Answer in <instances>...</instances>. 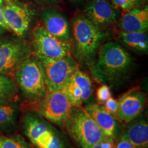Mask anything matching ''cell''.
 <instances>
[{
	"instance_id": "obj_1",
	"label": "cell",
	"mask_w": 148,
	"mask_h": 148,
	"mask_svg": "<svg viewBox=\"0 0 148 148\" xmlns=\"http://www.w3.org/2000/svg\"><path fill=\"white\" fill-rule=\"evenodd\" d=\"M134 64L131 54L119 43H106L99 48L92 75L104 85H114L128 76Z\"/></svg>"
},
{
	"instance_id": "obj_2",
	"label": "cell",
	"mask_w": 148,
	"mask_h": 148,
	"mask_svg": "<svg viewBox=\"0 0 148 148\" xmlns=\"http://www.w3.org/2000/svg\"><path fill=\"white\" fill-rule=\"evenodd\" d=\"M64 126L81 148H90L106 137V134L81 106H71Z\"/></svg>"
},
{
	"instance_id": "obj_3",
	"label": "cell",
	"mask_w": 148,
	"mask_h": 148,
	"mask_svg": "<svg viewBox=\"0 0 148 148\" xmlns=\"http://www.w3.org/2000/svg\"><path fill=\"white\" fill-rule=\"evenodd\" d=\"M72 30L75 56L79 62L89 63L106 38L104 32L83 16L74 19Z\"/></svg>"
},
{
	"instance_id": "obj_4",
	"label": "cell",
	"mask_w": 148,
	"mask_h": 148,
	"mask_svg": "<svg viewBox=\"0 0 148 148\" xmlns=\"http://www.w3.org/2000/svg\"><path fill=\"white\" fill-rule=\"evenodd\" d=\"M15 75L24 97L32 103L42 99L49 92L37 58L30 56L17 69Z\"/></svg>"
},
{
	"instance_id": "obj_5",
	"label": "cell",
	"mask_w": 148,
	"mask_h": 148,
	"mask_svg": "<svg viewBox=\"0 0 148 148\" xmlns=\"http://www.w3.org/2000/svg\"><path fill=\"white\" fill-rule=\"evenodd\" d=\"M22 128L37 148H65L63 138L57 130L36 111L25 114L22 120Z\"/></svg>"
},
{
	"instance_id": "obj_6",
	"label": "cell",
	"mask_w": 148,
	"mask_h": 148,
	"mask_svg": "<svg viewBox=\"0 0 148 148\" xmlns=\"http://www.w3.org/2000/svg\"><path fill=\"white\" fill-rule=\"evenodd\" d=\"M32 103L34 111L59 126H64L72 106L63 89L49 91L43 99Z\"/></svg>"
},
{
	"instance_id": "obj_7",
	"label": "cell",
	"mask_w": 148,
	"mask_h": 148,
	"mask_svg": "<svg viewBox=\"0 0 148 148\" xmlns=\"http://www.w3.org/2000/svg\"><path fill=\"white\" fill-rule=\"evenodd\" d=\"M32 43L36 56L59 59L70 56L73 49L71 41H63L51 35L41 25L32 32Z\"/></svg>"
},
{
	"instance_id": "obj_8",
	"label": "cell",
	"mask_w": 148,
	"mask_h": 148,
	"mask_svg": "<svg viewBox=\"0 0 148 148\" xmlns=\"http://www.w3.org/2000/svg\"><path fill=\"white\" fill-rule=\"evenodd\" d=\"M42 68L49 91L62 89L77 64L70 56L53 59L43 56H36Z\"/></svg>"
},
{
	"instance_id": "obj_9",
	"label": "cell",
	"mask_w": 148,
	"mask_h": 148,
	"mask_svg": "<svg viewBox=\"0 0 148 148\" xmlns=\"http://www.w3.org/2000/svg\"><path fill=\"white\" fill-rule=\"evenodd\" d=\"M30 51L27 45L16 38L0 40V74L13 75L27 58Z\"/></svg>"
},
{
	"instance_id": "obj_10",
	"label": "cell",
	"mask_w": 148,
	"mask_h": 148,
	"mask_svg": "<svg viewBox=\"0 0 148 148\" xmlns=\"http://www.w3.org/2000/svg\"><path fill=\"white\" fill-rule=\"evenodd\" d=\"M3 11L8 27L20 37L27 33L36 14V11L30 6L18 2H6Z\"/></svg>"
},
{
	"instance_id": "obj_11",
	"label": "cell",
	"mask_w": 148,
	"mask_h": 148,
	"mask_svg": "<svg viewBox=\"0 0 148 148\" xmlns=\"http://www.w3.org/2000/svg\"><path fill=\"white\" fill-rule=\"evenodd\" d=\"M71 105L82 106L93 92V86L89 76L80 70H75L67 79L63 88Z\"/></svg>"
},
{
	"instance_id": "obj_12",
	"label": "cell",
	"mask_w": 148,
	"mask_h": 148,
	"mask_svg": "<svg viewBox=\"0 0 148 148\" xmlns=\"http://www.w3.org/2000/svg\"><path fill=\"white\" fill-rule=\"evenodd\" d=\"M147 102V95L138 88H133L118 101L117 117L119 121L128 123L140 115Z\"/></svg>"
},
{
	"instance_id": "obj_13",
	"label": "cell",
	"mask_w": 148,
	"mask_h": 148,
	"mask_svg": "<svg viewBox=\"0 0 148 148\" xmlns=\"http://www.w3.org/2000/svg\"><path fill=\"white\" fill-rule=\"evenodd\" d=\"M85 16L101 28L116 22L120 12L109 0H92L85 10Z\"/></svg>"
},
{
	"instance_id": "obj_14",
	"label": "cell",
	"mask_w": 148,
	"mask_h": 148,
	"mask_svg": "<svg viewBox=\"0 0 148 148\" xmlns=\"http://www.w3.org/2000/svg\"><path fill=\"white\" fill-rule=\"evenodd\" d=\"M41 17L43 27L51 35L63 41H71V30L69 21L58 9L49 7L43 10Z\"/></svg>"
},
{
	"instance_id": "obj_15",
	"label": "cell",
	"mask_w": 148,
	"mask_h": 148,
	"mask_svg": "<svg viewBox=\"0 0 148 148\" xmlns=\"http://www.w3.org/2000/svg\"><path fill=\"white\" fill-rule=\"evenodd\" d=\"M122 32H146L148 29V8H134L125 12L120 19Z\"/></svg>"
},
{
	"instance_id": "obj_16",
	"label": "cell",
	"mask_w": 148,
	"mask_h": 148,
	"mask_svg": "<svg viewBox=\"0 0 148 148\" xmlns=\"http://www.w3.org/2000/svg\"><path fill=\"white\" fill-rule=\"evenodd\" d=\"M84 108L106 137H114L116 130L115 120L106 111L102 105L89 104Z\"/></svg>"
},
{
	"instance_id": "obj_17",
	"label": "cell",
	"mask_w": 148,
	"mask_h": 148,
	"mask_svg": "<svg viewBox=\"0 0 148 148\" xmlns=\"http://www.w3.org/2000/svg\"><path fill=\"white\" fill-rule=\"evenodd\" d=\"M146 32H121L118 40L122 45L135 53L147 54L148 38Z\"/></svg>"
},
{
	"instance_id": "obj_18",
	"label": "cell",
	"mask_w": 148,
	"mask_h": 148,
	"mask_svg": "<svg viewBox=\"0 0 148 148\" xmlns=\"http://www.w3.org/2000/svg\"><path fill=\"white\" fill-rule=\"evenodd\" d=\"M123 136L134 148H147L148 122L144 119L134 122L128 127Z\"/></svg>"
},
{
	"instance_id": "obj_19",
	"label": "cell",
	"mask_w": 148,
	"mask_h": 148,
	"mask_svg": "<svg viewBox=\"0 0 148 148\" xmlns=\"http://www.w3.org/2000/svg\"><path fill=\"white\" fill-rule=\"evenodd\" d=\"M16 111L13 106L0 105V130L5 131L13 127L16 121Z\"/></svg>"
},
{
	"instance_id": "obj_20",
	"label": "cell",
	"mask_w": 148,
	"mask_h": 148,
	"mask_svg": "<svg viewBox=\"0 0 148 148\" xmlns=\"http://www.w3.org/2000/svg\"><path fill=\"white\" fill-rule=\"evenodd\" d=\"M16 94V88L10 78L0 74V101L9 100Z\"/></svg>"
},
{
	"instance_id": "obj_21",
	"label": "cell",
	"mask_w": 148,
	"mask_h": 148,
	"mask_svg": "<svg viewBox=\"0 0 148 148\" xmlns=\"http://www.w3.org/2000/svg\"><path fill=\"white\" fill-rule=\"evenodd\" d=\"M0 148H29L21 137H5L0 136Z\"/></svg>"
},
{
	"instance_id": "obj_22",
	"label": "cell",
	"mask_w": 148,
	"mask_h": 148,
	"mask_svg": "<svg viewBox=\"0 0 148 148\" xmlns=\"http://www.w3.org/2000/svg\"><path fill=\"white\" fill-rule=\"evenodd\" d=\"M112 5L118 10L126 12L134 8H139L142 0H110Z\"/></svg>"
},
{
	"instance_id": "obj_23",
	"label": "cell",
	"mask_w": 148,
	"mask_h": 148,
	"mask_svg": "<svg viewBox=\"0 0 148 148\" xmlns=\"http://www.w3.org/2000/svg\"><path fill=\"white\" fill-rule=\"evenodd\" d=\"M118 101L110 97L106 103L103 104V106L106 111L111 115L115 120H118Z\"/></svg>"
},
{
	"instance_id": "obj_24",
	"label": "cell",
	"mask_w": 148,
	"mask_h": 148,
	"mask_svg": "<svg viewBox=\"0 0 148 148\" xmlns=\"http://www.w3.org/2000/svg\"><path fill=\"white\" fill-rule=\"evenodd\" d=\"M110 97H111V92L107 85L103 84L97 90V101L101 104H104Z\"/></svg>"
},
{
	"instance_id": "obj_25",
	"label": "cell",
	"mask_w": 148,
	"mask_h": 148,
	"mask_svg": "<svg viewBox=\"0 0 148 148\" xmlns=\"http://www.w3.org/2000/svg\"><path fill=\"white\" fill-rule=\"evenodd\" d=\"M114 137H106L101 141V148H115Z\"/></svg>"
},
{
	"instance_id": "obj_26",
	"label": "cell",
	"mask_w": 148,
	"mask_h": 148,
	"mask_svg": "<svg viewBox=\"0 0 148 148\" xmlns=\"http://www.w3.org/2000/svg\"><path fill=\"white\" fill-rule=\"evenodd\" d=\"M3 0H0V27L4 28L5 30H11L5 21L3 11Z\"/></svg>"
},
{
	"instance_id": "obj_27",
	"label": "cell",
	"mask_w": 148,
	"mask_h": 148,
	"mask_svg": "<svg viewBox=\"0 0 148 148\" xmlns=\"http://www.w3.org/2000/svg\"><path fill=\"white\" fill-rule=\"evenodd\" d=\"M115 148H135L132 145L128 142L126 137L123 136L117 144Z\"/></svg>"
},
{
	"instance_id": "obj_28",
	"label": "cell",
	"mask_w": 148,
	"mask_h": 148,
	"mask_svg": "<svg viewBox=\"0 0 148 148\" xmlns=\"http://www.w3.org/2000/svg\"><path fill=\"white\" fill-rule=\"evenodd\" d=\"M42 5H53L58 4L60 0H34Z\"/></svg>"
},
{
	"instance_id": "obj_29",
	"label": "cell",
	"mask_w": 148,
	"mask_h": 148,
	"mask_svg": "<svg viewBox=\"0 0 148 148\" xmlns=\"http://www.w3.org/2000/svg\"><path fill=\"white\" fill-rule=\"evenodd\" d=\"M70 2L74 4H79L84 2L85 0H68Z\"/></svg>"
},
{
	"instance_id": "obj_30",
	"label": "cell",
	"mask_w": 148,
	"mask_h": 148,
	"mask_svg": "<svg viewBox=\"0 0 148 148\" xmlns=\"http://www.w3.org/2000/svg\"><path fill=\"white\" fill-rule=\"evenodd\" d=\"M6 2H18V0H5Z\"/></svg>"
},
{
	"instance_id": "obj_31",
	"label": "cell",
	"mask_w": 148,
	"mask_h": 148,
	"mask_svg": "<svg viewBox=\"0 0 148 148\" xmlns=\"http://www.w3.org/2000/svg\"><path fill=\"white\" fill-rule=\"evenodd\" d=\"M1 28H3V27H0V29H1ZM1 30H2V29H0V32H1Z\"/></svg>"
}]
</instances>
